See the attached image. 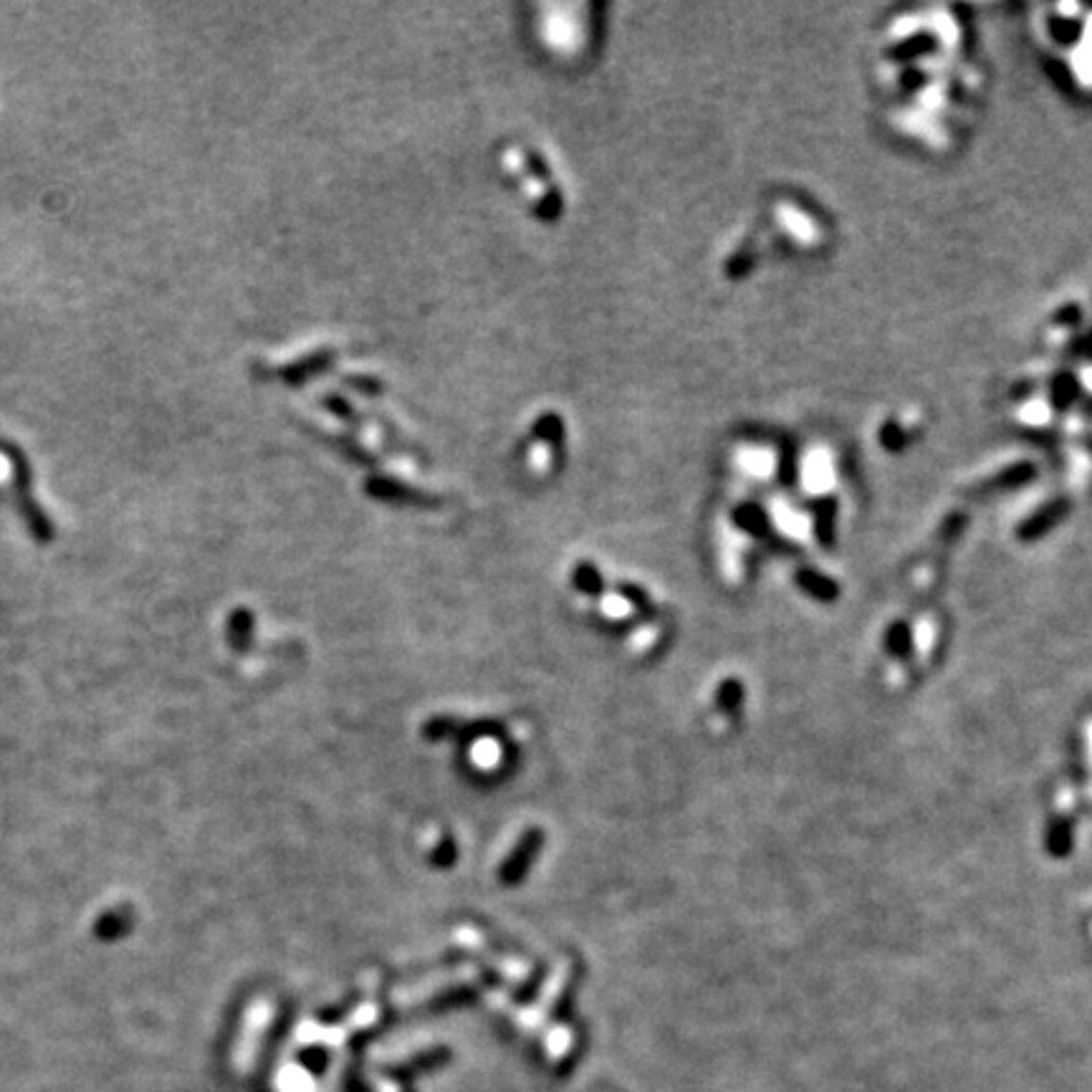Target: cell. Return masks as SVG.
<instances>
[{
  "mask_svg": "<svg viewBox=\"0 0 1092 1092\" xmlns=\"http://www.w3.org/2000/svg\"><path fill=\"white\" fill-rule=\"evenodd\" d=\"M731 521L738 531H744L752 538H769L771 537V516L767 514V508L756 504V501H746L738 504L731 511Z\"/></svg>",
  "mask_w": 1092,
  "mask_h": 1092,
  "instance_id": "7a4b0ae2",
  "label": "cell"
},
{
  "mask_svg": "<svg viewBox=\"0 0 1092 1092\" xmlns=\"http://www.w3.org/2000/svg\"><path fill=\"white\" fill-rule=\"evenodd\" d=\"M812 521H815V537L824 549H832L835 544V521H837V499L824 496L812 504Z\"/></svg>",
  "mask_w": 1092,
  "mask_h": 1092,
  "instance_id": "5b68a950",
  "label": "cell"
},
{
  "mask_svg": "<svg viewBox=\"0 0 1092 1092\" xmlns=\"http://www.w3.org/2000/svg\"><path fill=\"white\" fill-rule=\"evenodd\" d=\"M885 650L887 655H893L895 660H908L913 655V633H910L908 622H893L885 633Z\"/></svg>",
  "mask_w": 1092,
  "mask_h": 1092,
  "instance_id": "9c48e42d",
  "label": "cell"
},
{
  "mask_svg": "<svg viewBox=\"0 0 1092 1092\" xmlns=\"http://www.w3.org/2000/svg\"><path fill=\"white\" fill-rule=\"evenodd\" d=\"M794 582H797V587H800L807 597H812V600L817 602H824V604H827V602H835L839 597L837 582L832 577H827V574H822V571L812 570V567H802V570L794 574Z\"/></svg>",
  "mask_w": 1092,
  "mask_h": 1092,
  "instance_id": "3957f363",
  "label": "cell"
},
{
  "mask_svg": "<svg viewBox=\"0 0 1092 1092\" xmlns=\"http://www.w3.org/2000/svg\"><path fill=\"white\" fill-rule=\"evenodd\" d=\"M1045 74L1050 76V81H1052L1054 87L1060 89L1062 94H1072L1077 89L1075 72H1072V66H1069L1067 61H1062V58H1047Z\"/></svg>",
  "mask_w": 1092,
  "mask_h": 1092,
  "instance_id": "8fae6325",
  "label": "cell"
},
{
  "mask_svg": "<svg viewBox=\"0 0 1092 1092\" xmlns=\"http://www.w3.org/2000/svg\"><path fill=\"white\" fill-rule=\"evenodd\" d=\"M1047 28H1050V36L1054 39V43H1060V46H1065V48L1077 46V43H1080V39H1083V33H1084V24L1083 21H1077V18L1054 16V18H1050Z\"/></svg>",
  "mask_w": 1092,
  "mask_h": 1092,
  "instance_id": "30bf717a",
  "label": "cell"
},
{
  "mask_svg": "<svg viewBox=\"0 0 1092 1092\" xmlns=\"http://www.w3.org/2000/svg\"><path fill=\"white\" fill-rule=\"evenodd\" d=\"M779 478H782L786 488H792L794 483H797V455H794V448H784L782 460H779Z\"/></svg>",
  "mask_w": 1092,
  "mask_h": 1092,
  "instance_id": "5bb4252c",
  "label": "cell"
},
{
  "mask_svg": "<svg viewBox=\"0 0 1092 1092\" xmlns=\"http://www.w3.org/2000/svg\"><path fill=\"white\" fill-rule=\"evenodd\" d=\"M935 48H938V39H935L934 33L920 31L887 48V58H893L898 64H910V61H918L923 56H931Z\"/></svg>",
  "mask_w": 1092,
  "mask_h": 1092,
  "instance_id": "277c9868",
  "label": "cell"
},
{
  "mask_svg": "<svg viewBox=\"0 0 1092 1092\" xmlns=\"http://www.w3.org/2000/svg\"><path fill=\"white\" fill-rule=\"evenodd\" d=\"M1084 355L1092 356V329H1090V334H1087V339H1084Z\"/></svg>",
  "mask_w": 1092,
  "mask_h": 1092,
  "instance_id": "e0dca14e",
  "label": "cell"
},
{
  "mask_svg": "<svg viewBox=\"0 0 1092 1092\" xmlns=\"http://www.w3.org/2000/svg\"><path fill=\"white\" fill-rule=\"evenodd\" d=\"M1067 514H1069L1067 499L1047 501V504H1042L1037 511H1032V514L1019 523L1017 538H1019V541H1037V538L1047 537V534H1050V531H1052Z\"/></svg>",
  "mask_w": 1092,
  "mask_h": 1092,
  "instance_id": "6da1fadb",
  "label": "cell"
},
{
  "mask_svg": "<svg viewBox=\"0 0 1092 1092\" xmlns=\"http://www.w3.org/2000/svg\"><path fill=\"white\" fill-rule=\"evenodd\" d=\"M744 703V686L738 681H723L719 688V708L723 713H736Z\"/></svg>",
  "mask_w": 1092,
  "mask_h": 1092,
  "instance_id": "4fadbf2b",
  "label": "cell"
},
{
  "mask_svg": "<svg viewBox=\"0 0 1092 1092\" xmlns=\"http://www.w3.org/2000/svg\"><path fill=\"white\" fill-rule=\"evenodd\" d=\"M926 79H928V76H926V74H923V72H920V69H916V66H910L908 72H905V74H902V76H901L902 91H910V94H913V91H918L920 87H926Z\"/></svg>",
  "mask_w": 1092,
  "mask_h": 1092,
  "instance_id": "9a60e30c",
  "label": "cell"
},
{
  "mask_svg": "<svg viewBox=\"0 0 1092 1092\" xmlns=\"http://www.w3.org/2000/svg\"><path fill=\"white\" fill-rule=\"evenodd\" d=\"M1034 478H1037V466L1029 463V460H1021V463L1006 466L1004 471H999L994 478H989L986 488H989V491H1017V488L1027 486V483L1034 481Z\"/></svg>",
  "mask_w": 1092,
  "mask_h": 1092,
  "instance_id": "52a82bcc",
  "label": "cell"
},
{
  "mask_svg": "<svg viewBox=\"0 0 1092 1092\" xmlns=\"http://www.w3.org/2000/svg\"><path fill=\"white\" fill-rule=\"evenodd\" d=\"M1072 847H1075V824L1067 817H1054L1050 827H1047V855L1062 860V857H1067L1072 852Z\"/></svg>",
  "mask_w": 1092,
  "mask_h": 1092,
  "instance_id": "8992f818",
  "label": "cell"
},
{
  "mask_svg": "<svg viewBox=\"0 0 1092 1092\" xmlns=\"http://www.w3.org/2000/svg\"><path fill=\"white\" fill-rule=\"evenodd\" d=\"M878 440L880 445H883V451L887 453H902L905 448H908V433H905V428H902L901 422H895V420H885L883 422V428H880L878 433Z\"/></svg>",
  "mask_w": 1092,
  "mask_h": 1092,
  "instance_id": "7c38bea8",
  "label": "cell"
},
{
  "mask_svg": "<svg viewBox=\"0 0 1092 1092\" xmlns=\"http://www.w3.org/2000/svg\"><path fill=\"white\" fill-rule=\"evenodd\" d=\"M1083 392V385L1072 372H1057L1050 382V400L1054 410H1069Z\"/></svg>",
  "mask_w": 1092,
  "mask_h": 1092,
  "instance_id": "ba28073f",
  "label": "cell"
},
{
  "mask_svg": "<svg viewBox=\"0 0 1092 1092\" xmlns=\"http://www.w3.org/2000/svg\"><path fill=\"white\" fill-rule=\"evenodd\" d=\"M1080 319H1083V311H1080V306H1077V304H1067V306H1062V309L1054 314V322L1062 326L1080 324Z\"/></svg>",
  "mask_w": 1092,
  "mask_h": 1092,
  "instance_id": "2e32d148",
  "label": "cell"
}]
</instances>
